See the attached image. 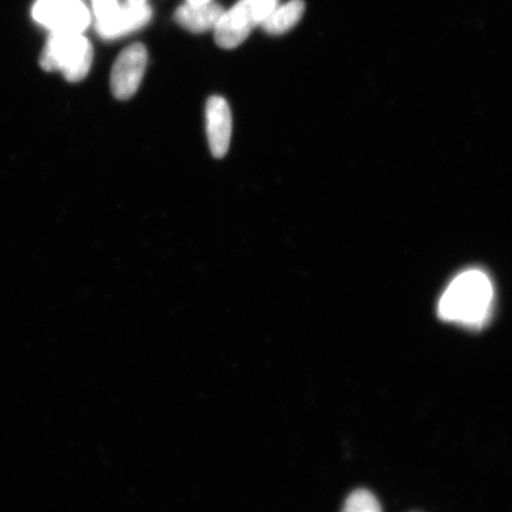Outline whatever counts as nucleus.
<instances>
[{"instance_id": "f257e3e1", "label": "nucleus", "mask_w": 512, "mask_h": 512, "mask_svg": "<svg viewBox=\"0 0 512 512\" xmlns=\"http://www.w3.org/2000/svg\"><path fill=\"white\" fill-rule=\"evenodd\" d=\"M495 290L488 274L470 268L448 284L438 304V316L444 322L482 330L494 312Z\"/></svg>"}, {"instance_id": "f03ea898", "label": "nucleus", "mask_w": 512, "mask_h": 512, "mask_svg": "<svg viewBox=\"0 0 512 512\" xmlns=\"http://www.w3.org/2000/svg\"><path fill=\"white\" fill-rule=\"evenodd\" d=\"M94 57L92 43L76 32H50L40 59L46 72H61L68 82L86 79Z\"/></svg>"}, {"instance_id": "7ed1b4c3", "label": "nucleus", "mask_w": 512, "mask_h": 512, "mask_svg": "<svg viewBox=\"0 0 512 512\" xmlns=\"http://www.w3.org/2000/svg\"><path fill=\"white\" fill-rule=\"evenodd\" d=\"M279 4V0H239L233 8L224 10L214 34L217 46L234 49L247 40Z\"/></svg>"}, {"instance_id": "20e7f679", "label": "nucleus", "mask_w": 512, "mask_h": 512, "mask_svg": "<svg viewBox=\"0 0 512 512\" xmlns=\"http://www.w3.org/2000/svg\"><path fill=\"white\" fill-rule=\"evenodd\" d=\"M32 17L51 32L83 34L91 24V14L82 0H37Z\"/></svg>"}, {"instance_id": "39448f33", "label": "nucleus", "mask_w": 512, "mask_h": 512, "mask_svg": "<svg viewBox=\"0 0 512 512\" xmlns=\"http://www.w3.org/2000/svg\"><path fill=\"white\" fill-rule=\"evenodd\" d=\"M147 50L142 43L125 48L115 60L111 74V91L118 100L136 95L147 67Z\"/></svg>"}, {"instance_id": "423d86ee", "label": "nucleus", "mask_w": 512, "mask_h": 512, "mask_svg": "<svg viewBox=\"0 0 512 512\" xmlns=\"http://www.w3.org/2000/svg\"><path fill=\"white\" fill-rule=\"evenodd\" d=\"M152 18V9L149 4L119 5L112 14L98 19L95 23L96 32L104 40H117V38L132 34L149 24Z\"/></svg>"}, {"instance_id": "0eeeda50", "label": "nucleus", "mask_w": 512, "mask_h": 512, "mask_svg": "<svg viewBox=\"0 0 512 512\" xmlns=\"http://www.w3.org/2000/svg\"><path fill=\"white\" fill-rule=\"evenodd\" d=\"M207 134L211 153L215 158L227 155L232 138V111L222 96H211L206 107Z\"/></svg>"}, {"instance_id": "6e6552de", "label": "nucleus", "mask_w": 512, "mask_h": 512, "mask_svg": "<svg viewBox=\"0 0 512 512\" xmlns=\"http://www.w3.org/2000/svg\"><path fill=\"white\" fill-rule=\"evenodd\" d=\"M223 12L222 6L214 2L204 4L185 3L178 6L174 19L182 28L194 32V34H203V32L215 29Z\"/></svg>"}, {"instance_id": "1a4fd4ad", "label": "nucleus", "mask_w": 512, "mask_h": 512, "mask_svg": "<svg viewBox=\"0 0 512 512\" xmlns=\"http://www.w3.org/2000/svg\"><path fill=\"white\" fill-rule=\"evenodd\" d=\"M305 11L303 0H290L284 5H277L260 25L268 35H284L296 27Z\"/></svg>"}, {"instance_id": "9d476101", "label": "nucleus", "mask_w": 512, "mask_h": 512, "mask_svg": "<svg viewBox=\"0 0 512 512\" xmlns=\"http://www.w3.org/2000/svg\"><path fill=\"white\" fill-rule=\"evenodd\" d=\"M343 512H382L376 497L367 490H357L345 502Z\"/></svg>"}, {"instance_id": "9b49d317", "label": "nucleus", "mask_w": 512, "mask_h": 512, "mask_svg": "<svg viewBox=\"0 0 512 512\" xmlns=\"http://www.w3.org/2000/svg\"><path fill=\"white\" fill-rule=\"evenodd\" d=\"M126 3L131 5H143L147 4V0H126Z\"/></svg>"}, {"instance_id": "f8f14e48", "label": "nucleus", "mask_w": 512, "mask_h": 512, "mask_svg": "<svg viewBox=\"0 0 512 512\" xmlns=\"http://www.w3.org/2000/svg\"><path fill=\"white\" fill-rule=\"evenodd\" d=\"M210 2H213V0H187V3L189 4H204Z\"/></svg>"}, {"instance_id": "ddd939ff", "label": "nucleus", "mask_w": 512, "mask_h": 512, "mask_svg": "<svg viewBox=\"0 0 512 512\" xmlns=\"http://www.w3.org/2000/svg\"><path fill=\"white\" fill-rule=\"evenodd\" d=\"M105 2H108V0H92V4L93 5L100 4V3H105Z\"/></svg>"}]
</instances>
